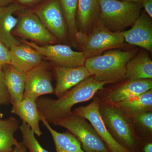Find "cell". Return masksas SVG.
I'll use <instances>...</instances> for the list:
<instances>
[{
	"label": "cell",
	"mask_w": 152,
	"mask_h": 152,
	"mask_svg": "<svg viewBox=\"0 0 152 152\" xmlns=\"http://www.w3.org/2000/svg\"><path fill=\"white\" fill-rule=\"evenodd\" d=\"M132 25L130 29L121 31L125 41L151 52L152 26L149 18L145 14H142Z\"/></svg>",
	"instance_id": "cell-13"
},
{
	"label": "cell",
	"mask_w": 152,
	"mask_h": 152,
	"mask_svg": "<svg viewBox=\"0 0 152 152\" xmlns=\"http://www.w3.org/2000/svg\"><path fill=\"white\" fill-rule=\"evenodd\" d=\"M54 72L56 80L54 94L58 98L61 97L79 83L91 76L85 66L76 67L55 66Z\"/></svg>",
	"instance_id": "cell-12"
},
{
	"label": "cell",
	"mask_w": 152,
	"mask_h": 152,
	"mask_svg": "<svg viewBox=\"0 0 152 152\" xmlns=\"http://www.w3.org/2000/svg\"><path fill=\"white\" fill-rule=\"evenodd\" d=\"M10 103V95L5 82L2 70H0V104L8 105Z\"/></svg>",
	"instance_id": "cell-27"
},
{
	"label": "cell",
	"mask_w": 152,
	"mask_h": 152,
	"mask_svg": "<svg viewBox=\"0 0 152 152\" xmlns=\"http://www.w3.org/2000/svg\"><path fill=\"white\" fill-rule=\"evenodd\" d=\"M141 152H152V141H146L144 144L143 142Z\"/></svg>",
	"instance_id": "cell-30"
},
{
	"label": "cell",
	"mask_w": 152,
	"mask_h": 152,
	"mask_svg": "<svg viewBox=\"0 0 152 152\" xmlns=\"http://www.w3.org/2000/svg\"><path fill=\"white\" fill-rule=\"evenodd\" d=\"M40 121L51 135L56 152H85L82 148L80 142L69 131L63 133L57 132L40 115Z\"/></svg>",
	"instance_id": "cell-19"
},
{
	"label": "cell",
	"mask_w": 152,
	"mask_h": 152,
	"mask_svg": "<svg viewBox=\"0 0 152 152\" xmlns=\"http://www.w3.org/2000/svg\"><path fill=\"white\" fill-rule=\"evenodd\" d=\"M134 125L142 129L143 140L152 141V111L142 112L129 118Z\"/></svg>",
	"instance_id": "cell-25"
},
{
	"label": "cell",
	"mask_w": 152,
	"mask_h": 152,
	"mask_svg": "<svg viewBox=\"0 0 152 152\" xmlns=\"http://www.w3.org/2000/svg\"><path fill=\"white\" fill-rule=\"evenodd\" d=\"M113 104L122 110L129 118L142 112L152 111V90L130 99Z\"/></svg>",
	"instance_id": "cell-22"
},
{
	"label": "cell",
	"mask_w": 152,
	"mask_h": 152,
	"mask_svg": "<svg viewBox=\"0 0 152 152\" xmlns=\"http://www.w3.org/2000/svg\"><path fill=\"white\" fill-rule=\"evenodd\" d=\"M19 124L13 117L0 121V152H12L18 144L14 135L19 129Z\"/></svg>",
	"instance_id": "cell-23"
},
{
	"label": "cell",
	"mask_w": 152,
	"mask_h": 152,
	"mask_svg": "<svg viewBox=\"0 0 152 152\" xmlns=\"http://www.w3.org/2000/svg\"><path fill=\"white\" fill-rule=\"evenodd\" d=\"M152 89V79L128 80L112 90L106 99L117 103L136 97Z\"/></svg>",
	"instance_id": "cell-16"
},
{
	"label": "cell",
	"mask_w": 152,
	"mask_h": 152,
	"mask_svg": "<svg viewBox=\"0 0 152 152\" xmlns=\"http://www.w3.org/2000/svg\"><path fill=\"white\" fill-rule=\"evenodd\" d=\"M53 124L65 128L75 136L85 152H110L91 124L83 117L73 113Z\"/></svg>",
	"instance_id": "cell-5"
},
{
	"label": "cell",
	"mask_w": 152,
	"mask_h": 152,
	"mask_svg": "<svg viewBox=\"0 0 152 152\" xmlns=\"http://www.w3.org/2000/svg\"><path fill=\"white\" fill-rule=\"evenodd\" d=\"M135 55L134 51L112 50L86 59L84 66L98 80L116 83L125 78L127 64Z\"/></svg>",
	"instance_id": "cell-3"
},
{
	"label": "cell",
	"mask_w": 152,
	"mask_h": 152,
	"mask_svg": "<svg viewBox=\"0 0 152 152\" xmlns=\"http://www.w3.org/2000/svg\"><path fill=\"white\" fill-rule=\"evenodd\" d=\"M6 86L12 104L20 102L23 97L26 74L11 64L2 69Z\"/></svg>",
	"instance_id": "cell-18"
},
{
	"label": "cell",
	"mask_w": 152,
	"mask_h": 152,
	"mask_svg": "<svg viewBox=\"0 0 152 152\" xmlns=\"http://www.w3.org/2000/svg\"><path fill=\"white\" fill-rule=\"evenodd\" d=\"M33 12L54 37L61 39L66 38V28L59 0H48Z\"/></svg>",
	"instance_id": "cell-11"
},
{
	"label": "cell",
	"mask_w": 152,
	"mask_h": 152,
	"mask_svg": "<svg viewBox=\"0 0 152 152\" xmlns=\"http://www.w3.org/2000/svg\"><path fill=\"white\" fill-rule=\"evenodd\" d=\"M100 0H78L77 14L80 27L84 31L88 29L98 19Z\"/></svg>",
	"instance_id": "cell-21"
},
{
	"label": "cell",
	"mask_w": 152,
	"mask_h": 152,
	"mask_svg": "<svg viewBox=\"0 0 152 152\" xmlns=\"http://www.w3.org/2000/svg\"><path fill=\"white\" fill-rule=\"evenodd\" d=\"M125 78L127 80L152 79V61L148 54H140L128 62Z\"/></svg>",
	"instance_id": "cell-20"
},
{
	"label": "cell",
	"mask_w": 152,
	"mask_h": 152,
	"mask_svg": "<svg viewBox=\"0 0 152 152\" xmlns=\"http://www.w3.org/2000/svg\"><path fill=\"white\" fill-rule=\"evenodd\" d=\"M50 67L42 62L39 65L29 71L26 74L23 97L37 100L44 95L54 94V88L52 83Z\"/></svg>",
	"instance_id": "cell-9"
},
{
	"label": "cell",
	"mask_w": 152,
	"mask_h": 152,
	"mask_svg": "<svg viewBox=\"0 0 152 152\" xmlns=\"http://www.w3.org/2000/svg\"><path fill=\"white\" fill-rule=\"evenodd\" d=\"M12 113L18 116L30 127L35 134L40 137L42 134L39 126L40 117L36 100L23 98L20 102L12 104Z\"/></svg>",
	"instance_id": "cell-17"
},
{
	"label": "cell",
	"mask_w": 152,
	"mask_h": 152,
	"mask_svg": "<svg viewBox=\"0 0 152 152\" xmlns=\"http://www.w3.org/2000/svg\"><path fill=\"white\" fill-rule=\"evenodd\" d=\"M25 44L32 47L56 66L76 67L84 66L86 59L83 52L73 50L66 45H49L40 46L34 42L25 41Z\"/></svg>",
	"instance_id": "cell-7"
},
{
	"label": "cell",
	"mask_w": 152,
	"mask_h": 152,
	"mask_svg": "<svg viewBox=\"0 0 152 152\" xmlns=\"http://www.w3.org/2000/svg\"><path fill=\"white\" fill-rule=\"evenodd\" d=\"M15 34L37 42L51 44L56 41L54 37L47 29L33 12L25 11L18 20Z\"/></svg>",
	"instance_id": "cell-10"
},
{
	"label": "cell",
	"mask_w": 152,
	"mask_h": 152,
	"mask_svg": "<svg viewBox=\"0 0 152 152\" xmlns=\"http://www.w3.org/2000/svg\"><path fill=\"white\" fill-rule=\"evenodd\" d=\"M73 113L85 118L89 122L110 152H131L119 144L109 132L101 117L99 98L94 99L88 105L76 108Z\"/></svg>",
	"instance_id": "cell-8"
},
{
	"label": "cell",
	"mask_w": 152,
	"mask_h": 152,
	"mask_svg": "<svg viewBox=\"0 0 152 152\" xmlns=\"http://www.w3.org/2000/svg\"><path fill=\"white\" fill-rule=\"evenodd\" d=\"M108 83L98 80L91 76L57 99L40 97L36 100L39 113L49 124L68 118L73 114L72 109L74 106L90 100Z\"/></svg>",
	"instance_id": "cell-1"
},
{
	"label": "cell",
	"mask_w": 152,
	"mask_h": 152,
	"mask_svg": "<svg viewBox=\"0 0 152 152\" xmlns=\"http://www.w3.org/2000/svg\"><path fill=\"white\" fill-rule=\"evenodd\" d=\"M1 104H0V109H1ZM3 116V114L2 113H1V111H0V121H1V120H2V118Z\"/></svg>",
	"instance_id": "cell-35"
},
{
	"label": "cell",
	"mask_w": 152,
	"mask_h": 152,
	"mask_svg": "<svg viewBox=\"0 0 152 152\" xmlns=\"http://www.w3.org/2000/svg\"><path fill=\"white\" fill-rule=\"evenodd\" d=\"M141 3H136L119 0H100L99 21L114 32L132 26L140 15Z\"/></svg>",
	"instance_id": "cell-4"
},
{
	"label": "cell",
	"mask_w": 152,
	"mask_h": 152,
	"mask_svg": "<svg viewBox=\"0 0 152 152\" xmlns=\"http://www.w3.org/2000/svg\"><path fill=\"white\" fill-rule=\"evenodd\" d=\"M19 129L22 135V143L29 152H49L42 146L36 139L35 133L26 123L22 121Z\"/></svg>",
	"instance_id": "cell-26"
},
{
	"label": "cell",
	"mask_w": 152,
	"mask_h": 152,
	"mask_svg": "<svg viewBox=\"0 0 152 152\" xmlns=\"http://www.w3.org/2000/svg\"><path fill=\"white\" fill-rule=\"evenodd\" d=\"M12 152H26V148L22 142H19L18 144L14 147Z\"/></svg>",
	"instance_id": "cell-31"
},
{
	"label": "cell",
	"mask_w": 152,
	"mask_h": 152,
	"mask_svg": "<svg viewBox=\"0 0 152 152\" xmlns=\"http://www.w3.org/2000/svg\"><path fill=\"white\" fill-rule=\"evenodd\" d=\"M10 64L19 70L27 72L42 62L43 56L26 45H15L10 49Z\"/></svg>",
	"instance_id": "cell-15"
},
{
	"label": "cell",
	"mask_w": 152,
	"mask_h": 152,
	"mask_svg": "<svg viewBox=\"0 0 152 152\" xmlns=\"http://www.w3.org/2000/svg\"><path fill=\"white\" fill-rule=\"evenodd\" d=\"M13 0H0V7L10 4L13 3Z\"/></svg>",
	"instance_id": "cell-33"
},
{
	"label": "cell",
	"mask_w": 152,
	"mask_h": 152,
	"mask_svg": "<svg viewBox=\"0 0 152 152\" xmlns=\"http://www.w3.org/2000/svg\"><path fill=\"white\" fill-rule=\"evenodd\" d=\"M11 56L10 49L0 41V70L10 64Z\"/></svg>",
	"instance_id": "cell-28"
},
{
	"label": "cell",
	"mask_w": 152,
	"mask_h": 152,
	"mask_svg": "<svg viewBox=\"0 0 152 152\" xmlns=\"http://www.w3.org/2000/svg\"><path fill=\"white\" fill-rule=\"evenodd\" d=\"M124 41L121 32L110 31L99 21L85 42L83 52L86 59L99 55L104 51L121 46Z\"/></svg>",
	"instance_id": "cell-6"
},
{
	"label": "cell",
	"mask_w": 152,
	"mask_h": 152,
	"mask_svg": "<svg viewBox=\"0 0 152 152\" xmlns=\"http://www.w3.org/2000/svg\"><path fill=\"white\" fill-rule=\"evenodd\" d=\"M69 32L72 37H76L77 31L76 26V15L78 0H59Z\"/></svg>",
	"instance_id": "cell-24"
},
{
	"label": "cell",
	"mask_w": 152,
	"mask_h": 152,
	"mask_svg": "<svg viewBox=\"0 0 152 152\" xmlns=\"http://www.w3.org/2000/svg\"><path fill=\"white\" fill-rule=\"evenodd\" d=\"M24 10L25 8L18 3L0 7V41L9 49L20 44L12 34V31L18 21L13 14Z\"/></svg>",
	"instance_id": "cell-14"
},
{
	"label": "cell",
	"mask_w": 152,
	"mask_h": 152,
	"mask_svg": "<svg viewBox=\"0 0 152 152\" xmlns=\"http://www.w3.org/2000/svg\"><path fill=\"white\" fill-rule=\"evenodd\" d=\"M121 1L130 2L140 3H141L142 0H121Z\"/></svg>",
	"instance_id": "cell-34"
},
{
	"label": "cell",
	"mask_w": 152,
	"mask_h": 152,
	"mask_svg": "<svg viewBox=\"0 0 152 152\" xmlns=\"http://www.w3.org/2000/svg\"><path fill=\"white\" fill-rule=\"evenodd\" d=\"M101 117L112 137L131 152H141L143 140L132 120L124 112L107 99H99Z\"/></svg>",
	"instance_id": "cell-2"
},
{
	"label": "cell",
	"mask_w": 152,
	"mask_h": 152,
	"mask_svg": "<svg viewBox=\"0 0 152 152\" xmlns=\"http://www.w3.org/2000/svg\"><path fill=\"white\" fill-rule=\"evenodd\" d=\"M141 4L147 13L150 17H152V0H142Z\"/></svg>",
	"instance_id": "cell-29"
},
{
	"label": "cell",
	"mask_w": 152,
	"mask_h": 152,
	"mask_svg": "<svg viewBox=\"0 0 152 152\" xmlns=\"http://www.w3.org/2000/svg\"><path fill=\"white\" fill-rule=\"evenodd\" d=\"M16 1L20 4L29 5L35 4V3L40 1V0H16Z\"/></svg>",
	"instance_id": "cell-32"
}]
</instances>
